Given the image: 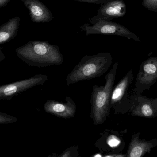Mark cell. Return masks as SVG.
Here are the masks:
<instances>
[{"label":"cell","instance_id":"cell-1","mask_svg":"<svg viewBox=\"0 0 157 157\" xmlns=\"http://www.w3.org/2000/svg\"><path fill=\"white\" fill-rule=\"evenodd\" d=\"M18 57L28 65L42 68L60 65L64 58L59 47L48 42L33 41L16 50Z\"/></svg>","mask_w":157,"mask_h":157},{"label":"cell","instance_id":"cell-2","mask_svg":"<svg viewBox=\"0 0 157 157\" xmlns=\"http://www.w3.org/2000/svg\"><path fill=\"white\" fill-rule=\"evenodd\" d=\"M112 61V56L108 52L83 56L67 75V86L101 76L108 71Z\"/></svg>","mask_w":157,"mask_h":157},{"label":"cell","instance_id":"cell-3","mask_svg":"<svg viewBox=\"0 0 157 157\" xmlns=\"http://www.w3.org/2000/svg\"><path fill=\"white\" fill-rule=\"evenodd\" d=\"M118 63L115 62L105 76V85L93 86L91 93L90 119L95 125L103 124L109 117L110 111V99L113 88Z\"/></svg>","mask_w":157,"mask_h":157},{"label":"cell","instance_id":"cell-4","mask_svg":"<svg viewBox=\"0 0 157 157\" xmlns=\"http://www.w3.org/2000/svg\"><path fill=\"white\" fill-rule=\"evenodd\" d=\"M79 28L86 36L92 34L115 35L140 41L139 37L126 27L115 22L100 19L92 26L85 24Z\"/></svg>","mask_w":157,"mask_h":157},{"label":"cell","instance_id":"cell-5","mask_svg":"<svg viewBox=\"0 0 157 157\" xmlns=\"http://www.w3.org/2000/svg\"><path fill=\"white\" fill-rule=\"evenodd\" d=\"M45 74H37L27 79L0 86V100H9L15 96L37 86L42 85L48 80Z\"/></svg>","mask_w":157,"mask_h":157},{"label":"cell","instance_id":"cell-6","mask_svg":"<svg viewBox=\"0 0 157 157\" xmlns=\"http://www.w3.org/2000/svg\"><path fill=\"white\" fill-rule=\"evenodd\" d=\"M126 14V5L123 0H111L102 4L97 15L88 19L93 25L100 19L111 21L116 18L124 16Z\"/></svg>","mask_w":157,"mask_h":157},{"label":"cell","instance_id":"cell-7","mask_svg":"<svg viewBox=\"0 0 157 157\" xmlns=\"http://www.w3.org/2000/svg\"><path fill=\"white\" fill-rule=\"evenodd\" d=\"M44 109L47 113L64 119L73 118L76 113L75 102L70 97H66L64 101L49 100L45 102Z\"/></svg>","mask_w":157,"mask_h":157},{"label":"cell","instance_id":"cell-8","mask_svg":"<svg viewBox=\"0 0 157 157\" xmlns=\"http://www.w3.org/2000/svg\"><path fill=\"white\" fill-rule=\"evenodd\" d=\"M29 12L31 19L37 23H48L54 18L48 8L39 0H24Z\"/></svg>","mask_w":157,"mask_h":157},{"label":"cell","instance_id":"cell-9","mask_svg":"<svg viewBox=\"0 0 157 157\" xmlns=\"http://www.w3.org/2000/svg\"><path fill=\"white\" fill-rule=\"evenodd\" d=\"M131 79L130 73H128L124 77L113 87L110 99L111 108L114 109L117 104L121 101L126 92Z\"/></svg>","mask_w":157,"mask_h":157},{"label":"cell","instance_id":"cell-10","mask_svg":"<svg viewBox=\"0 0 157 157\" xmlns=\"http://www.w3.org/2000/svg\"><path fill=\"white\" fill-rule=\"evenodd\" d=\"M157 77V58L148 59L144 64L140 80L143 83L152 82Z\"/></svg>","mask_w":157,"mask_h":157},{"label":"cell","instance_id":"cell-11","mask_svg":"<svg viewBox=\"0 0 157 157\" xmlns=\"http://www.w3.org/2000/svg\"><path fill=\"white\" fill-rule=\"evenodd\" d=\"M152 145L149 143L140 142L137 138L133 139L130 145L127 156L141 157L150 150Z\"/></svg>","mask_w":157,"mask_h":157},{"label":"cell","instance_id":"cell-12","mask_svg":"<svg viewBox=\"0 0 157 157\" xmlns=\"http://www.w3.org/2000/svg\"><path fill=\"white\" fill-rule=\"evenodd\" d=\"M17 24V19H13L0 29V44L12 37L16 30Z\"/></svg>","mask_w":157,"mask_h":157},{"label":"cell","instance_id":"cell-13","mask_svg":"<svg viewBox=\"0 0 157 157\" xmlns=\"http://www.w3.org/2000/svg\"><path fill=\"white\" fill-rule=\"evenodd\" d=\"M17 121V119L16 117L0 112V124H8Z\"/></svg>","mask_w":157,"mask_h":157},{"label":"cell","instance_id":"cell-14","mask_svg":"<svg viewBox=\"0 0 157 157\" xmlns=\"http://www.w3.org/2000/svg\"><path fill=\"white\" fill-rule=\"evenodd\" d=\"M141 113L144 117H151L154 114L152 107L149 104H144L141 108Z\"/></svg>","mask_w":157,"mask_h":157},{"label":"cell","instance_id":"cell-15","mask_svg":"<svg viewBox=\"0 0 157 157\" xmlns=\"http://www.w3.org/2000/svg\"><path fill=\"white\" fill-rule=\"evenodd\" d=\"M143 5L149 10H157V0H143Z\"/></svg>","mask_w":157,"mask_h":157},{"label":"cell","instance_id":"cell-16","mask_svg":"<svg viewBox=\"0 0 157 157\" xmlns=\"http://www.w3.org/2000/svg\"><path fill=\"white\" fill-rule=\"evenodd\" d=\"M108 144L111 147H115L118 146L121 143V141L117 136L115 135H111L107 140Z\"/></svg>","mask_w":157,"mask_h":157},{"label":"cell","instance_id":"cell-17","mask_svg":"<svg viewBox=\"0 0 157 157\" xmlns=\"http://www.w3.org/2000/svg\"><path fill=\"white\" fill-rule=\"evenodd\" d=\"M78 147H72L68 149H66L61 155H60V157H73L74 156L72 153L75 154V152H78Z\"/></svg>","mask_w":157,"mask_h":157},{"label":"cell","instance_id":"cell-18","mask_svg":"<svg viewBox=\"0 0 157 157\" xmlns=\"http://www.w3.org/2000/svg\"><path fill=\"white\" fill-rule=\"evenodd\" d=\"M82 2L89 3L95 4H102L109 2V0H74Z\"/></svg>","mask_w":157,"mask_h":157},{"label":"cell","instance_id":"cell-19","mask_svg":"<svg viewBox=\"0 0 157 157\" xmlns=\"http://www.w3.org/2000/svg\"><path fill=\"white\" fill-rule=\"evenodd\" d=\"M109 1H111V0H109Z\"/></svg>","mask_w":157,"mask_h":157}]
</instances>
